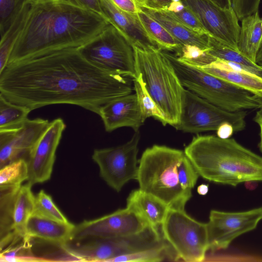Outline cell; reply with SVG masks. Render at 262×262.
<instances>
[{"label": "cell", "mask_w": 262, "mask_h": 262, "mask_svg": "<svg viewBox=\"0 0 262 262\" xmlns=\"http://www.w3.org/2000/svg\"><path fill=\"white\" fill-rule=\"evenodd\" d=\"M133 90L132 79L96 67L78 48L8 64L0 72V94L32 111L67 104L99 115L104 105Z\"/></svg>", "instance_id": "1"}, {"label": "cell", "mask_w": 262, "mask_h": 262, "mask_svg": "<svg viewBox=\"0 0 262 262\" xmlns=\"http://www.w3.org/2000/svg\"><path fill=\"white\" fill-rule=\"evenodd\" d=\"M110 24L98 14L57 0L35 1L31 5L8 64L78 48Z\"/></svg>", "instance_id": "2"}, {"label": "cell", "mask_w": 262, "mask_h": 262, "mask_svg": "<svg viewBox=\"0 0 262 262\" xmlns=\"http://www.w3.org/2000/svg\"><path fill=\"white\" fill-rule=\"evenodd\" d=\"M184 151L199 176L209 181L232 186L262 181V157L233 138L198 135Z\"/></svg>", "instance_id": "3"}, {"label": "cell", "mask_w": 262, "mask_h": 262, "mask_svg": "<svg viewBox=\"0 0 262 262\" xmlns=\"http://www.w3.org/2000/svg\"><path fill=\"white\" fill-rule=\"evenodd\" d=\"M184 151L154 145L143 152L139 161L137 181L139 189L150 193L170 208L185 210L191 192L185 190L178 179V166Z\"/></svg>", "instance_id": "4"}, {"label": "cell", "mask_w": 262, "mask_h": 262, "mask_svg": "<svg viewBox=\"0 0 262 262\" xmlns=\"http://www.w3.org/2000/svg\"><path fill=\"white\" fill-rule=\"evenodd\" d=\"M133 49L137 75L141 76L148 93L164 114L167 123L175 127L180 120L185 88L162 50Z\"/></svg>", "instance_id": "5"}, {"label": "cell", "mask_w": 262, "mask_h": 262, "mask_svg": "<svg viewBox=\"0 0 262 262\" xmlns=\"http://www.w3.org/2000/svg\"><path fill=\"white\" fill-rule=\"evenodd\" d=\"M163 53L171 63L184 88L210 103L232 112L258 109L261 106V98L199 68L183 62L176 55Z\"/></svg>", "instance_id": "6"}, {"label": "cell", "mask_w": 262, "mask_h": 262, "mask_svg": "<svg viewBox=\"0 0 262 262\" xmlns=\"http://www.w3.org/2000/svg\"><path fill=\"white\" fill-rule=\"evenodd\" d=\"M78 50L85 60L102 70L133 80L137 77L133 47L111 24Z\"/></svg>", "instance_id": "7"}, {"label": "cell", "mask_w": 262, "mask_h": 262, "mask_svg": "<svg viewBox=\"0 0 262 262\" xmlns=\"http://www.w3.org/2000/svg\"><path fill=\"white\" fill-rule=\"evenodd\" d=\"M161 228L163 237L173 248L179 260H204L209 250L207 223L193 219L185 210L169 208Z\"/></svg>", "instance_id": "8"}, {"label": "cell", "mask_w": 262, "mask_h": 262, "mask_svg": "<svg viewBox=\"0 0 262 262\" xmlns=\"http://www.w3.org/2000/svg\"><path fill=\"white\" fill-rule=\"evenodd\" d=\"M247 112L223 110L189 90H184L180 120L175 128L186 133L216 131L223 124H231L235 132L246 126Z\"/></svg>", "instance_id": "9"}, {"label": "cell", "mask_w": 262, "mask_h": 262, "mask_svg": "<svg viewBox=\"0 0 262 262\" xmlns=\"http://www.w3.org/2000/svg\"><path fill=\"white\" fill-rule=\"evenodd\" d=\"M139 130L126 143L116 147L95 149L93 160L99 168L100 177L117 192L129 181L137 180L139 162L137 159Z\"/></svg>", "instance_id": "10"}, {"label": "cell", "mask_w": 262, "mask_h": 262, "mask_svg": "<svg viewBox=\"0 0 262 262\" xmlns=\"http://www.w3.org/2000/svg\"><path fill=\"white\" fill-rule=\"evenodd\" d=\"M148 226H151L141 215L126 207L75 225L70 241L125 236L139 233Z\"/></svg>", "instance_id": "11"}, {"label": "cell", "mask_w": 262, "mask_h": 262, "mask_svg": "<svg viewBox=\"0 0 262 262\" xmlns=\"http://www.w3.org/2000/svg\"><path fill=\"white\" fill-rule=\"evenodd\" d=\"M262 220V206L239 212L211 210L207 223L209 250L228 248L239 236L255 229Z\"/></svg>", "instance_id": "12"}, {"label": "cell", "mask_w": 262, "mask_h": 262, "mask_svg": "<svg viewBox=\"0 0 262 262\" xmlns=\"http://www.w3.org/2000/svg\"><path fill=\"white\" fill-rule=\"evenodd\" d=\"M181 1L195 15L209 36L238 51L241 26L233 8L223 9L209 0Z\"/></svg>", "instance_id": "13"}, {"label": "cell", "mask_w": 262, "mask_h": 262, "mask_svg": "<svg viewBox=\"0 0 262 262\" xmlns=\"http://www.w3.org/2000/svg\"><path fill=\"white\" fill-rule=\"evenodd\" d=\"M50 124L48 120L37 118L0 129V168L18 159L27 160Z\"/></svg>", "instance_id": "14"}, {"label": "cell", "mask_w": 262, "mask_h": 262, "mask_svg": "<svg viewBox=\"0 0 262 262\" xmlns=\"http://www.w3.org/2000/svg\"><path fill=\"white\" fill-rule=\"evenodd\" d=\"M66 125L62 118L50 121V125L40 138L27 160L31 185L49 180L53 171L56 152Z\"/></svg>", "instance_id": "15"}, {"label": "cell", "mask_w": 262, "mask_h": 262, "mask_svg": "<svg viewBox=\"0 0 262 262\" xmlns=\"http://www.w3.org/2000/svg\"><path fill=\"white\" fill-rule=\"evenodd\" d=\"M30 183L0 193V228L25 236V226L35 207V196Z\"/></svg>", "instance_id": "16"}, {"label": "cell", "mask_w": 262, "mask_h": 262, "mask_svg": "<svg viewBox=\"0 0 262 262\" xmlns=\"http://www.w3.org/2000/svg\"><path fill=\"white\" fill-rule=\"evenodd\" d=\"M103 16L127 39L133 47L142 50L158 48L140 23L137 14L124 11L111 0H99Z\"/></svg>", "instance_id": "17"}, {"label": "cell", "mask_w": 262, "mask_h": 262, "mask_svg": "<svg viewBox=\"0 0 262 262\" xmlns=\"http://www.w3.org/2000/svg\"><path fill=\"white\" fill-rule=\"evenodd\" d=\"M98 115L107 132L122 127H129L137 132L145 121L135 93L106 103L101 107Z\"/></svg>", "instance_id": "18"}, {"label": "cell", "mask_w": 262, "mask_h": 262, "mask_svg": "<svg viewBox=\"0 0 262 262\" xmlns=\"http://www.w3.org/2000/svg\"><path fill=\"white\" fill-rule=\"evenodd\" d=\"M75 225L60 222L35 212L29 217L25 226V236L60 246L68 243Z\"/></svg>", "instance_id": "19"}, {"label": "cell", "mask_w": 262, "mask_h": 262, "mask_svg": "<svg viewBox=\"0 0 262 262\" xmlns=\"http://www.w3.org/2000/svg\"><path fill=\"white\" fill-rule=\"evenodd\" d=\"M138 6L162 25L182 45H194L203 49L209 48L208 36L198 33L189 28L176 18L167 10Z\"/></svg>", "instance_id": "20"}, {"label": "cell", "mask_w": 262, "mask_h": 262, "mask_svg": "<svg viewBox=\"0 0 262 262\" xmlns=\"http://www.w3.org/2000/svg\"><path fill=\"white\" fill-rule=\"evenodd\" d=\"M128 207L141 215L151 226L161 227L168 206L156 196L140 189L133 190L126 199Z\"/></svg>", "instance_id": "21"}, {"label": "cell", "mask_w": 262, "mask_h": 262, "mask_svg": "<svg viewBox=\"0 0 262 262\" xmlns=\"http://www.w3.org/2000/svg\"><path fill=\"white\" fill-rule=\"evenodd\" d=\"M199 68L262 98V78L260 77L230 69L219 59L208 66Z\"/></svg>", "instance_id": "22"}, {"label": "cell", "mask_w": 262, "mask_h": 262, "mask_svg": "<svg viewBox=\"0 0 262 262\" xmlns=\"http://www.w3.org/2000/svg\"><path fill=\"white\" fill-rule=\"evenodd\" d=\"M237 49L245 57L256 63L262 45V17L258 11L242 19Z\"/></svg>", "instance_id": "23"}, {"label": "cell", "mask_w": 262, "mask_h": 262, "mask_svg": "<svg viewBox=\"0 0 262 262\" xmlns=\"http://www.w3.org/2000/svg\"><path fill=\"white\" fill-rule=\"evenodd\" d=\"M137 17L150 38L158 48L163 51L178 53L182 45L159 22L143 11L138 6Z\"/></svg>", "instance_id": "24"}, {"label": "cell", "mask_w": 262, "mask_h": 262, "mask_svg": "<svg viewBox=\"0 0 262 262\" xmlns=\"http://www.w3.org/2000/svg\"><path fill=\"white\" fill-rule=\"evenodd\" d=\"M165 260L178 261L179 259L173 248L165 241L160 245L133 253L120 255L108 262H149Z\"/></svg>", "instance_id": "25"}, {"label": "cell", "mask_w": 262, "mask_h": 262, "mask_svg": "<svg viewBox=\"0 0 262 262\" xmlns=\"http://www.w3.org/2000/svg\"><path fill=\"white\" fill-rule=\"evenodd\" d=\"M30 239L26 236H18L1 247V261H44L35 256L31 249Z\"/></svg>", "instance_id": "26"}, {"label": "cell", "mask_w": 262, "mask_h": 262, "mask_svg": "<svg viewBox=\"0 0 262 262\" xmlns=\"http://www.w3.org/2000/svg\"><path fill=\"white\" fill-rule=\"evenodd\" d=\"M32 4H29L26 6L5 34L1 37L0 72L8 64L10 54L25 26Z\"/></svg>", "instance_id": "27"}, {"label": "cell", "mask_w": 262, "mask_h": 262, "mask_svg": "<svg viewBox=\"0 0 262 262\" xmlns=\"http://www.w3.org/2000/svg\"><path fill=\"white\" fill-rule=\"evenodd\" d=\"M32 110L7 100L0 94V129L18 126L28 119Z\"/></svg>", "instance_id": "28"}, {"label": "cell", "mask_w": 262, "mask_h": 262, "mask_svg": "<svg viewBox=\"0 0 262 262\" xmlns=\"http://www.w3.org/2000/svg\"><path fill=\"white\" fill-rule=\"evenodd\" d=\"M134 88L144 120L153 117L160 121L163 125L167 124L165 116L148 93L145 83L140 74L133 80Z\"/></svg>", "instance_id": "29"}, {"label": "cell", "mask_w": 262, "mask_h": 262, "mask_svg": "<svg viewBox=\"0 0 262 262\" xmlns=\"http://www.w3.org/2000/svg\"><path fill=\"white\" fill-rule=\"evenodd\" d=\"M29 178L27 161L20 159L1 168L0 187H18Z\"/></svg>", "instance_id": "30"}, {"label": "cell", "mask_w": 262, "mask_h": 262, "mask_svg": "<svg viewBox=\"0 0 262 262\" xmlns=\"http://www.w3.org/2000/svg\"><path fill=\"white\" fill-rule=\"evenodd\" d=\"M208 52L216 59L250 67H255L259 65L245 57L238 51L223 43L213 37L208 36Z\"/></svg>", "instance_id": "31"}, {"label": "cell", "mask_w": 262, "mask_h": 262, "mask_svg": "<svg viewBox=\"0 0 262 262\" xmlns=\"http://www.w3.org/2000/svg\"><path fill=\"white\" fill-rule=\"evenodd\" d=\"M35 1V0H0L1 37L5 34L26 6Z\"/></svg>", "instance_id": "32"}, {"label": "cell", "mask_w": 262, "mask_h": 262, "mask_svg": "<svg viewBox=\"0 0 262 262\" xmlns=\"http://www.w3.org/2000/svg\"><path fill=\"white\" fill-rule=\"evenodd\" d=\"M208 49H203L194 45H182L176 56L183 62L201 68L211 64L217 59L209 53Z\"/></svg>", "instance_id": "33"}, {"label": "cell", "mask_w": 262, "mask_h": 262, "mask_svg": "<svg viewBox=\"0 0 262 262\" xmlns=\"http://www.w3.org/2000/svg\"><path fill=\"white\" fill-rule=\"evenodd\" d=\"M176 18L194 31L209 36L193 12L183 2H172L167 9Z\"/></svg>", "instance_id": "34"}, {"label": "cell", "mask_w": 262, "mask_h": 262, "mask_svg": "<svg viewBox=\"0 0 262 262\" xmlns=\"http://www.w3.org/2000/svg\"><path fill=\"white\" fill-rule=\"evenodd\" d=\"M34 212L60 222L70 223L54 203L51 196L43 190H41L35 195Z\"/></svg>", "instance_id": "35"}, {"label": "cell", "mask_w": 262, "mask_h": 262, "mask_svg": "<svg viewBox=\"0 0 262 262\" xmlns=\"http://www.w3.org/2000/svg\"><path fill=\"white\" fill-rule=\"evenodd\" d=\"M178 174L181 187L185 190L191 192L200 176L186 155L178 166Z\"/></svg>", "instance_id": "36"}, {"label": "cell", "mask_w": 262, "mask_h": 262, "mask_svg": "<svg viewBox=\"0 0 262 262\" xmlns=\"http://www.w3.org/2000/svg\"><path fill=\"white\" fill-rule=\"evenodd\" d=\"M232 6L239 20L258 11L261 0H231Z\"/></svg>", "instance_id": "37"}, {"label": "cell", "mask_w": 262, "mask_h": 262, "mask_svg": "<svg viewBox=\"0 0 262 262\" xmlns=\"http://www.w3.org/2000/svg\"><path fill=\"white\" fill-rule=\"evenodd\" d=\"M73 6L91 11L102 16L99 0H57Z\"/></svg>", "instance_id": "38"}, {"label": "cell", "mask_w": 262, "mask_h": 262, "mask_svg": "<svg viewBox=\"0 0 262 262\" xmlns=\"http://www.w3.org/2000/svg\"><path fill=\"white\" fill-rule=\"evenodd\" d=\"M117 7L126 12L136 14L139 8L134 0H111Z\"/></svg>", "instance_id": "39"}, {"label": "cell", "mask_w": 262, "mask_h": 262, "mask_svg": "<svg viewBox=\"0 0 262 262\" xmlns=\"http://www.w3.org/2000/svg\"><path fill=\"white\" fill-rule=\"evenodd\" d=\"M171 3V0H147L146 6L145 7L158 10H167Z\"/></svg>", "instance_id": "40"}, {"label": "cell", "mask_w": 262, "mask_h": 262, "mask_svg": "<svg viewBox=\"0 0 262 262\" xmlns=\"http://www.w3.org/2000/svg\"><path fill=\"white\" fill-rule=\"evenodd\" d=\"M233 126L229 124L225 123L222 125L216 130L217 136L221 138H228L234 133Z\"/></svg>", "instance_id": "41"}, {"label": "cell", "mask_w": 262, "mask_h": 262, "mask_svg": "<svg viewBox=\"0 0 262 262\" xmlns=\"http://www.w3.org/2000/svg\"><path fill=\"white\" fill-rule=\"evenodd\" d=\"M257 110H258L255 115L253 120L259 127V142L258 143V147L259 150L262 152V105Z\"/></svg>", "instance_id": "42"}, {"label": "cell", "mask_w": 262, "mask_h": 262, "mask_svg": "<svg viewBox=\"0 0 262 262\" xmlns=\"http://www.w3.org/2000/svg\"><path fill=\"white\" fill-rule=\"evenodd\" d=\"M223 9L232 8L231 0H209Z\"/></svg>", "instance_id": "43"}, {"label": "cell", "mask_w": 262, "mask_h": 262, "mask_svg": "<svg viewBox=\"0 0 262 262\" xmlns=\"http://www.w3.org/2000/svg\"><path fill=\"white\" fill-rule=\"evenodd\" d=\"M209 190V185L206 184H202L197 188L198 193L202 195H206Z\"/></svg>", "instance_id": "44"}, {"label": "cell", "mask_w": 262, "mask_h": 262, "mask_svg": "<svg viewBox=\"0 0 262 262\" xmlns=\"http://www.w3.org/2000/svg\"><path fill=\"white\" fill-rule=\"evenodd\" d=\"M256 63L258 64L262 65V45L257 53Z\"/></svg>", "instance_id": "45"}, {"label": "cell", "mask_w": 262, "mask_h": 262, "mask_svg": "<svg viewBox=\"0 0 262 262\" xmlns=\"http://www.w3.org/2000/svg\"><path fill=\"white\" fill-rule=\"evenodd\" d=\"M139 6L145 7L147 5V0H134Z\"/></svg>", "instance_id": "46"}, {"label": "cell", "mask_w": 262, "mask_h": 262, "mask_svg": "<svg viewBox=\"0 0 262 262\" xmlns=\"http://www.w3.org/2000/svg\"><path fill=\"white\" fill-rule=\"evenodd\" d=\"M36 1L38 2H47V1H56V0H35Z\"/></svg>", "instance_id": "47"}]
</instances>
